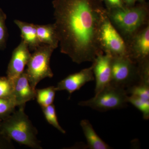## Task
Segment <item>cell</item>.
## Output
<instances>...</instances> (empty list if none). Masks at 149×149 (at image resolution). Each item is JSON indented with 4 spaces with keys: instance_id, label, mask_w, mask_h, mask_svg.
Here are the masks:
<instances>
[{
    "instance_id": "obj_1",
    "label": "cell",
    "mask_w": 149,
    "mask_h": 149,
    "mask_svg": "<svg viewBox=\"0 0 149 149\" xmlns=\"http://www.w3.org/2000/svg\"><path fill=\"white\" fill-rule=\"evenodd\" d=\"M54 23L61 52L77 64L103 54L99 35L107 10L102 0H54Z\"/></svg>"
},
{
    "instance_id": "obj_2",
    "label": "cell",
    "mask_w": 149,
    "mask_h": 149,
    "mask_svg": "<svg viewBox=\"0 0 149 149\" xmlns=\"http://www.w3.org/2000/svg\"><path fill=\"white\" fill-rule=\"evenodd\" d=\"M107 14L125 42L149 24V5L146 2L107 10Z\"/></svg>"
},
{
    "instance_id": "obj_3",
    "label": "cell",
    "mask_w": 149,
    "mask_h": 149,
    "mask_svg": "<svg viewBox=\"0 0 149 149\" xmlns=\"http://www.w3.org/2000/svg\"><path fill=\"white\" fill-rule=\"evenodd\" d=\"M24 107L18 108L6 119L0 121L4 135L20 144L35 149H42L37 138L38 130L24 111Z\"/></svg>"
},
{
    "instance_id": "obj_4",
    "label": "cell",
    "mask_w": 149,
    "mask_h": 149,
    "mask_svg": "<svg viewBox=\"0 0 149 149\" xmlns=\"http://www.w3.org/2000/svg\"><path fill=\"white\" fill-rule=\"evenodd\" d=\"M128 96L126 89L110 83L95 97L78 105L101 112L120 109L127 106Z\"/></svg>"
},
{
    "instance_id": "obj_5",
    "label": "cell",
    "mask_w": 149,
    "mask_h": 149,
    "mask_svg": "<svg viewBox=\"0 0 149 149\" xmlns=\"http://www.w3.org/2000/svg\"><path fill=\"white\" fill-rule=\"evenodd\" d=\"M55 49L50 46L42 44L31 54L25 71L29 83L34 89H36L38 83L43 79L53 77L50 62Z\"/></svg>"
},
{
    "instance_id": "obj_6",
    "label": "cell",
    "mask_w": 149,
    "mask_h": 149,
    "mask_svg": "<svg viewBox=\"0 0 149 149\" xmlns=\"http://www.w3.org/2000/svg\"><path fill=\"white\" fill-rule=\"evenodd\" d=\"M111 83L126 89L140 80L139 65L128 56L112 57Z\"/></svg>"
},
{
    "instance_id": "obj_7",
    "label": "cell",
    "mask_w": 149,
    "mask_h": 149,
    "mask_svg": "<svg viewBox=\"0 0 149 149\" xmlns=\"http://www.w3.org/2000/svg\"><path fill=\"white\" fill-rule=\"evenodd\" d=\"M99 42L104 54L112 57L128 56L124 39L112 24L107 14L101 27Z\"/></svg>"
},
{
    "instance_id": "obj_8",
    "label": "cell",
    "mask_w": 149,
    "mask_h": 149,
    "mask_svg": "<svg viewBox=\"0 0 149 149\" xmlns=\"http://www.w3.org/2000/svg\"><path fill=\"white\" fill-rule=\"evenodd\" d=\"M128 56L137 63L149 58V24L125 42Z\"/></svg>"
},
{
    "instance_id": "obj_9",
    "label": "cell",
    "mask_w": 149,
    "mask_h": 149,
    "mask_svg": "<svg viewBox=\"0 0 149 149\" xmlns=\"http://www.w3.org/2000/svg\"><path fill=\"white\" fill-rule=\"evenodd\" d=\"M112 56L102 54L96 57L93 62V70L96 81L95 95L109 85L111 80Z\"/></svg>"
},
{
    "instance_id": "obj_10",
    "label": "cell",
    "mask_w": 149,
    "mask_h": 149,
    "mask_svg": "<svg viewBox=\"0 0 149 149\" xmlns=\"http://www.w3.org/2000/svg\"><path fill=\"white\" fill-rule=\"evenodd\" d=\"M29 47L21 40L17 47L14 49L7 70V76L14 80L24 71L31 54Z\"/></svg>"
},
{
    "instance_id": "obj_11",
    "label": "cell",
    "mask_w": 149,
    "mask_h": 149,
    "mask_svg": "<svg viewBox=\"0 0 149 149\" xmlns=\"http://www.w3.org/2000/svg\"><path fill=\"white\" fill-rule=\"evenodd\" d=\"M95 80L93 66L83 69L79 72L70 74L58 83L55 87L57 91H65L71 95L88 82Z\"/></svg>"
},
{
    "instance_id": "obj_12",
    "label": "cell",
    "mask_w": 149,
    "mask_h": 149,
    "mask_svg": "<svg viewBox=\"0 0 149 149\" xmlns=\"http://www.w3.org/2000/svg\"><path fill=\"white\" fill-rule=\"evenodd\" d=\"M13 97L18 108H25L26 103L36 98V89L30 85L25 70L14 80Z\"/></svg>"
},
{
    "instance_id": "obj_13",
    "label": "cell",
    "mask_w": 149,
    "mask_h": 149,
    "mask_svg": "<svg viewBox=\"0 0 149 149\" xmlns=\"http://www.w3.org/2000/svg\"><path fill=\"white\" fill-rule=\"evenodd\" d=\"M20 29L22 40L28 45L30 51H34L41 44L37 37L36 24L18 20H14Z\"/></svg>"
},
{
    "instance_id": "obj_14",
    "label": "cell",
    "mask_w": 149,
    "mask_h": 149,
    "mask_svg": "<svg viewBox=\"0 0 149 149\" xmlns=\"http://www.w3.org/2000/svg\"><path fill=\"white\" fill-rule=\"evenodd\" d=\"M80 126L86 138L88 148L91 149H110L108 144L102 140L96 133L90 121L86 119L81 120Z\"/></svg>"
},
{
    "instance_id": "obj_15",
    "label": "cell",
    "mask_w": 149,
    "mask_h": 149,
    "mask_svg": "<svg viewBox=\"0 0 149 149\" xmlns=\"http://www.w3.org/2000/svg\"><path fill=\"white\" fill-rule=\"evenodd\" d=\"M37 37L41 45H48L55 49L58 47L59 39L54 24H37Z\"/></svg>"
},
{
    "instance_id": "obj_16",
    "label": "cell",
    "mask_w": 149,
    "mask_h": 149,
    "mask_svg": "<svg viewBox=\"0 0 149 149\" xmlns=\"http://www.w3.org/2000/svg\"><path fill=\"white\" fill-rule=\"evenodd\" d=\"M55 87L50 86L42 89H36L37 102L41 107L48 106L53 104L55 97Z\"/></svg>"
},
{
    "instance_id": "obj_17",
    "label": "cell",
    "mask_w": 149,
    "mask_h": 149,
    "mask_svg": "<svg viewBox=\"0 0 149 149\" xmlns=\"http://www.w3.org/2000/svg\"><path fill=\"white\" fill-rule=\"evenodd\" d=\"M128 95L149 100V81H141L126 89Z\"/></svg>"
},
{
    "instance_id": "obj_18",
    "label": "cell",
    "mask_w": 149,
    "mask_h": 149,
    "mask_svg": "<svg viewBox=\"0 0 149 149\" xmlns=\"http://www.w3.org/2000/svg\"><path fill=\"white\" fill-rule=\"evenodd\" d=\"M41 108L47 121L60 132L63 134H65L66 133L65 130L62 128L59 123L56 112L55 106L54 104L48 106L42 107Z\"/></svg>"
},
{
    "instance_id": "obj_19",
    "label": "cell",
    "mask_w": 149,
    "mask_h": 149,
    "mask_svg": "<svg viewBox=\"0 0 149 149\" xmlns=\"http://www.w3.org/2000/svg\"><path fill=\"white\" fill-rule=\"evenodd\" d=\"M13 97L0 98V121L6 119L16 110Z\"/></svg>"
},
{
    "instance_id": "obj_20",
    "label": "cell",
    "mask_w": 149,
    "mask_h": 149,
    "mask_svg": "<svg viewBox=\"0 0 149 149\" xmlns=\"http://www.w3.org/2000/svg\"><path fill=\"white\" fill-rule=\"evenodd\" d=\"M128 103L132 104L141 112L145 120L149 118V100L141 98L133 95H128Z\"/></svg>"
},
{
    "instance_id": "obj_21",
    "label": "cell",
    "mask_w": 149,
    "mask_h": 149,
    "mask_svg": "<svg viewBox=\"0 0 149 149\" xmlns=\"http://www.w3.org/2000/svg\"><path fill=\"white\" fill-rule=\"evenodd\" d=\"M14 80L7 76H0V98L13 97Z\"/></svg>"
},
{
    "instance_id": "obj_22",
    "label": "cell",
    "mask_w": 149,
    "mask_h": 149,
    "mask_svg": "<svg viewBox=\"0 0 149 149\" xmlns=\"http://www.w3.org/2000/svg\"><path fill=\"white\" fill-rule=\"evenodd\" d=\"M7 15L0 8V49L6 47L8 34L6 24Z\"/></svg>"
},
{
    "instance_id": "obj_23",
    "label": "cell",
    "mask_w": 149,
    "mask_h": 149,
    "mask_svg": "<svg viewBox=\"0 0 149 149\" xmlns=\"http://www.w3.org/2000/svg\"><path fill=\"white\" fill-rule=\"evenodd\" d=\"M107 10L112 9L121 8L125 7V5L123 0H102Z\"/></svg>"
},
{
    "instance_id": "obj_24",
    "label": "cell",
    "mask_w": 149,
    "mask_h": 149,
    "mask_svg": "<svg viewBox=\"0 0 149 149\" xmlns=\"http://www.w3.org/2000/svg\"><path fill=\"white\" fill-rule=\"evenodd\" d=\"M15 149L12 141L3 134L0 126V149Z\"/></svg>"
},
{
    "instance_id": "obj_25",
    "label": "cell",
    "mask_w": 149,
    "mask_h": 149,
    "mask_svg": "<svg viewBox=\"0 0 149 149\" xmlns=\"http://www.w3.org/2000/svg\"><path fill=\"white\" fill-rule=\"evenodd\" d=\"M123 1L127 6H132L136 4V0H123Z\"/></svg>"
},
{
    "instance_id": "obj_26",
    "label": "cell",
    "mask_w": 149,
    "mask_h": 149,
    "mask_svg": "<svg viewBox=\"0 0 149 149\" xmlns=\"http://www.w3.org/2000/svg\"><path fill=\"white\" fill-rule=\"evenodd\" d=\"M136 1L139 2V3H143L145 2L146 0H136Z\"/></svg>"
}]
</instances>
